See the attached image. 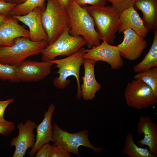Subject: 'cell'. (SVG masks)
Returning a JSON list of instances; mask_svg holds the SVG:
<instances>
[{
	"label": "cell",
	"mask_w": 157,
	"mask_h": 157,
	"mask_svg": "<svg viewBox=\"0 0 157 157\" xmlns=\"http://www.w3.org/2000/svg\"><path fill=\"white\" fill-rule=\"evenodd\" d=\"M66 9L69 20L70 34L83 37L88 49L99 45L101 39L95 28L94 19L86 9L73 0Z\"/></svg>",
	"instance_id": "obj_1"
},
{
	"label": "cell",
	"mask_w": 157,
	"mask_h": 157,
	"mask_svg": "<svg viewBox=\"0 0 157 157\" xmlns=\"http://www.w3.org/2000/svg\"><path fill=\"white\" fill-rule=\"evenodd\" d=\"M44 10L41 13L44 30L48 35V45L53 43L63 32L70 30L69 20L66 8L57 0H46Z\"/></svg>",
	"instance_id": "obj_2"
},
{
	"label": "cell",
	"mask_w": 157,
	"mask_h": 157,
	"mask_svg": "<svg viewBox=\"0 0 157 157\" xmlns=\"http://www.w3.org/2000/svg\"><path fill=\"white\" fill-rule=\"evenodd\" d=\"M14 41L12 46H0V63L17 66L28 57L41 53L48 45L46 41L34 42L24 37Z\"/></svg>",
	"instance_id": "obj_3"
},
{
	"label": "cell",
	"mask_w": 157,
	"mask_h": 157,
	"mask_svg": "<svg viewBox=\"0 0 157 157\" xmlns=\"http://www.w3.org/2000/svg\"><path fill=\"white\" fill-rule=\"evenodd\" d=\"M83 7L86 9L93 18L96 30L101 40L109 44L113 43L116 34L120 26V14L117 13L111 6L97 7L86 5Z\"/></svg>",
	"instance_id": "obj_4"
},
{
	"label": "cell",
	"mask_w": 157,
	"mask_h": 157,
	"mask_svg": "<svg viewBox=\"0 0 157 157\" xmlns=\"http://www.w3.org/2000/svg\"><path fill=\"white\" fill-rule=\"evenodd\" d=\"M84 49L82 48L77 52L65 58L50 60L56 65V67L58 69L56 73L58 74L59 76L53 80V85L58 89H63L70 82V81L68 78L71 76H75L77 81V92L76 97L78 100L81 97L79 72L81 67L83 64Z\"/></svg>",
	"instance_id": "obj_5"
},
{
	"label": "cell",
	"mask_w": 157,
	"mask_h": 157,
	"mask_svg": "<svg viewBox=\"0 0 157 157\" xmlns=\"http://www.w3.org/2000/svg\"><path fill=\"white\" fill-rule=\"evenodd\" d=\"M52 127L54 145L60 146L69 154L80 157L78 148L81 145L91 148L96 153L101 152L103 149L95 147L89 141L87 129L72 133L62 130L55 122L52 124Z\"/></svg>",
	"instance_id": "obj_6"
},
{
	"label": "cell",
	"mask_w": 157,
	"mask_h": 157,
	"mask_svg": "<svg viewBox=\"0 0 157 157\" xmlns=\"http://www.w3.org/2000/svg\"><path fill=\"white\" fill-rule=\"evenodd\" d=\"M69 30L65 31L52 44L41 52L42 61L51 60L59 56H68L79 51L86 45L83 37L71 35Z\"/></svg>",
	"instance_id": "obj_7"
},
{
	"label": "cell",
	"mask_w": 157,
	"mask_h": 157,
	"mask_svg": "<svg viewBox=\"0 0 157 157\" xmlns=\"http://www.w3.org/2000/svg\"><path fill=\"white\" fill-rule=\"evenodd\" d=\"M124 94L127 105L134 109H147L157 103V94L140 80L128 83Z\"/></svg>",
	"instance_id": "obj_8"
},
{
	"label": "cell",
	"mask_w": 157,
	"mask_h": 157,
	"mask_svg": "<svg viewBox=\"0 0 157 157\" xmlns=\"http://www.w3.org/2000/svg\"><path fill=\"white\" fill-rule=\"evenodd\" d=\"M83 58L96 61H103L109 64L113 70H117L123 65L124 61L117 46L112 45L105 41L99 45L84 49Z\"/></svg>",
	"instance_id": "obj_9"
},
{
	"label": "cell",
	"mask_w": 157,
	"mask_h": 157,
	"mask_svg": "<svg viewBox=\"0 0 157 157\" xmlns=\"http://www.w3.org/2000/svg\"><path fill=\"white\" fill-rule=\"evenodd\" d=\"M54 65L50 60H25L17 66V75L21 81H39L51 74V67Z\"/></svg>",
	"instance_id": "obj_10"
},
{
	"label": "cell",
	"mask_w": 157,
	"mask_h": 157,
	"mask_svg": "<svg viewBox=\"0 0 157 157\" xmlns=\"http://www.w3.org/2000/svg\"><path fill=\"white\" fill-rule=\"evenodd\" d=\"M124 34L123 41L117 46L121 56L133 61L141 56L147 45L146 41L133 30L128 28L122 32Z\"/></svg>",
	"instance_id": "obj_11"
},
{
	"label": "cell",
	"mask_w": 157,
	"mask_h": 157,
	"mask_svg": "<svg viewBox=\"0 0 157 157\" xmlns=\"http://www.w3.org/2000/svg\"><path fill=\"white\" fill-rule=\"evenodd\" d=\"M37 126L35 123L29 120L24 124L20 122L17 125L19 134L12 139L10 143L11 147H15L13 157H23L27 149L33 147L35 142L33 130Z\"/></svg>",
	"instance_id": "obj_12"
},
{
	"label": "cell",
	"mask_w": 157,
	"mask_h": 157,
	"mask_svg": "<svg viewBox=\"0 0 157 157\" xmlns=\"http://www.w3.org/2000/svg\"><path fill=\"white\" fill-rule=\"evenodd\" d=\"M42 11L40 7H37L32 11L24 15L12 16L27 26L29 29L30 39L34 42L48 40L47 35L43 28L41 20Z\"/></svg>",
	"instance_id": "obj_13"
},
{
	"label": "cell",
	"mask_w": 157,
	"mask_h": 157,
	"mask_svg": "<svg viewBox=\"0 0 157 157\" xmlns=\"http://www.w3.org/2000/svg\"><path fill=\"white\" fill-rule=\"evenodd\" d=\"M137 130L139 135L143 134L144 138L137 140L141 146H147L150 151L157 156V125L149 116H141L137 124Z\"/></svg>",
	"instance_id": "obj_14"
},
{
	"label": "cell",
	"mask_w": 157,
	"mask_h": 157,
	"mask_svg": "<svg viewBox=\"0 0 157 157\" xmlns=\"http://www.w3.org/2000/svg\"><path fill=\"white\" fill-rule=\"evenodd\" d=\"M55 108L52 103L49 106L47 111L45 112L42 121L37 126L36 141L31 150L28 153L30 156H34L37 151L44 144L53 142V131L51 120Z\"/></svg>",
	"instance_id": "obj_15"
},
{
	"label": "cell",
	"mask_w": 157,
	"mask_h": 157,
	"mask_svg": "<svg viewBox=\"0 0 157 157\" xmlns=\"http://www.w3.org/2000/svg\"><path fill=\"white\" fill-rule=\"evenodd\" d=\"M96 62L90 59L84 58L83 60L84 74L81 87V97L84 100L93 99L101 88V85L97 81L95 76L94 67Z\"/></svg>",
	"instance_id": "obj_16"
},
{
	"label": "cell",
	"mask_w": 157,
	"mask_h": 157,
	"mask_svg": "<svg viewBox=\"0 0 157 157\" xmlns=\"http://www.w3.org/2000/svg\"><path fill=\"white\" fill-rule=\"evenodd\" d=\"M19 21L12 16H7L0 27V46H12L15 43L14 40L18 37L29 38V30L20 25Z\"/></svg>",
	"instance_id": "obj_17"
},
{
	"label": "cell",
	"mask_w": 157,
	"mask_h": 157,
	"mask_svg": "<svg viewBox=\"0 0 157 157\" xmlns=\"http://www.w3.org/2000/svg\"><path fill=\"white\" fill-rule=\"evenodd\" d=\"M120 26L119 33L128 28L135 31L140 36L144 38L149 31L145 26L142 19L133 6L123 11L120 14Z\"/></svg>",
	"instance_id": "obj_18"
},
{
	"label": "cell",
	"mask_w": 157,
	"mask_h": 157,
	"mask_svg": "<svg viewBox=\"0 0 157 157\" xmlns=\"http://www.w3.org/2000/svg\"><path fill=\"white\" fill-rule=\"evenodd\" d=\"M133 6L142 13V19L148 31L157 30V0H135Z\"/></svg>",
	"instance_id": "obj_19"
},
{
	"label": "cell",
	"mask_w": 157,
	"mask_h": 157,
	"mask_svg": "<svg viewBox=\"0 0 157 157\" xmlns=\"http://www.w3.org/2000/svg\"><path fill=\"white\" fill-rule=\"evenodd\" d=\"M157 67V30H154V39L151 46L143 59L133 66L134 72L140 73Z\"/></svg>",
	"instance_id": "obj_20"
},
{
	"label": "cell",
	"mask_w": 157,
	"mask_h": 157,
	"mask_svg": "<svg viewBox=\"0 0 157 157\" xmlns=\"http://www.w3.org/2000/svg\"><path fill=\"white\" fill-rule=\"evenodd\" d=\"M122 152L129 157H157L150 151L147 146L144 148L138 146L134 142L131 133H129L126 136Z\"/></svg>",
	"instance_id": "obj_21"
},
{
	"label": "cell",
	"mask_w": 157,
	"mask_h": 157,
	"mask_svg": "<svg viewBox=\"0 0 157 157\" xmlns=\"http://www.w3.org/2000/svg\"><path fill=\"white\" fill-rule=\"evenodd\" d=\"M45 1V0H26L23 3L15 5L11 11L10 15H24L38 7L44 10L46 8Z\"/></svg>",
	"instance_id": "obj_22"
},
{
	"label": "cell",
	"mask_w": 157,
	"mask_h": 157,
	"mask_svg": "<svg viewBox=\"0 0 157 157\" xmlns=\"http://www.w3.org/2000/svg\"><path fill=\"white\" fill-rule=\"evenodd\" d=\"M134 78L142 80L157 94V67L139 73L135 75Z\"/></svg>",
	"instance_id": "obj_23"
},
{
	"label": "cell",
	"mask_w": 157,
	"mask_h": 157,
	"mask_svg": "<svg viewBox=\"0 0 157 157\" xmlns=\"http://www.w3.org/2000/svg\"><path fill=\"white\" fill-rule=\"evenodd\" d=\"M17 66L0 63V80L14 83L21 82L17 75Z\"/></svg>",
	"instance_id": "obj_24"
},
{
	"label": "cell",
	"mask_w": 157,
	"mask_h": 157,
	"mask_svg": "<svg viewBox=\"0 0 157 157\" xmlns=\"http://www.w3.org/2000/svg\"><path fill=\"white\" fill-rule=\"evenodd\" d=\"M135 0H106L112 4L111 6L118 13L120 14L123 11L133 6Z\"/></svg>",
	"instance_id": "obj_25"
},
{
	"label": "cell",
	"mask_w": 157,
	"mask_h": 157,
	"mask_svg": "<svg viewBox=\"0 0 157 157\" xmlns=\"http://www.w3.org/2000/svg\"><path fill=\"white\" fill-rule=\"evenodd\" d=\"M15 129L14 123L7 121L0 122V134L3 136L9 135Z\"/></svg>",
	"instance_id": "obj_26"
},
{
	"label": "cell",
	"mask_w": 157,
	"mask_h": 157,
	"mask_svg": "<svg viewBox=\"0 0 157 157\" xmlns=\"http://www.w3.org/2000/svg\"><path fill=\"white\" fill-rule=\"evenodd\" d=\"M77 4L81 6H84L88 4L91 6L102 7L106 5V0H73Z\"/></svg>",
	"instance_id": "obj_27"
},
{
	"label": "cell",
	"mask_w": 157,
	"mask_h": 157,
	"mask_svg": "<svg viewBox=\"0 0 157 157\" xmlns=\"http://www.w3.org/2000/svg\"><path fill=\"white\" fill-rule=\"evenodd\" d=\"M53 147L49 143L44 144L37 151L35 157H50Z\"/></svg>",
	"instance_id": "obj_28"
},
{
	"label": "cell",
	"mask_w": 157,
	"mask_h": 157,
	"mask_svg": "<svg viewBox=\"0 0 157 157\" xmlns=\"http://www.w3.org/2000/svg\"><path fill=\"white\" fill-rule=\"evenodd\" d=\"M70 154L60 146L53 145L50 157H70Z\"/></svg>",
	"instance_id": "obj_29"
},
{
	"label": "cell",
	"mask_w": 157,
	"mask_h": 157,
	"mask_svg": "<svg viewBox=\"0 0 157 157\" xmlns=\"http://www.w3.org/2000/svg\"><path fill=\"white\" fill-rule=\"evenodd\" d=\"M15 5L0 0V13L7 16H10L11 11Z\"/></svg>",
	"instance_id": "obj_30"
},
{
	"label": "cell",
	"mask_w": 157,
	"mask_h": 157,
	"mask_svg": "<svg viewBox=\"0 0 157 157\" xmlns=\"http://www.w3.org/2000/svg\"><path fill=\"white\" fill-rule=\"evenodd\" d=\"M14 100V99L11 98L4 101H0V122H4L6 121L3 117L5 110L8 106L13 103Z\"/></svg>",
	"instance_id": "obj_31"
},
{
	"label": "cell",
	"mask_w": 157,
	"mask_h": 157,
	"mask_svg": "<svg viewBox=\"0 0 157 157\" xmlns=\"http://www.w3.org/2000/svg\"><path fill=\"white\" fill-rule=\"evenodd\" d=\"M73 0H57L63 6L66 8L69 6Z\"/></svg>",
	"instance_id": "obj_32"
},
{
	"label": "cell",
	"mask_w": 157,
	"mask_h": 157,
	"mask_svg": "<svg viewBox=\"0 0 157 157\" xmlns=\"http://www.w3.org/2000/svg\"><path fill=\"white\" fill-rule=\"evenodd\" d=\"M5 2L13 4L16 5L21 4L24 2L26 0H1Z\"/></svg>",
	"instance_id": "obj_33"
},
{
	"label": "cell",
	"mask_w": 157,
	"mask_h": 157,
	"mask_svg": "<svg viewBox=\"0 0 157 157\" xmlns=\"http://www.w3.org/2000/svg\"><path fill=\"white\" fill-rule=\"evenodd\" d=\"M7 18V16L0 13V27L5 22Z\"/></svg>",
	"instance_id": "obj_34"
}]
</instances>
